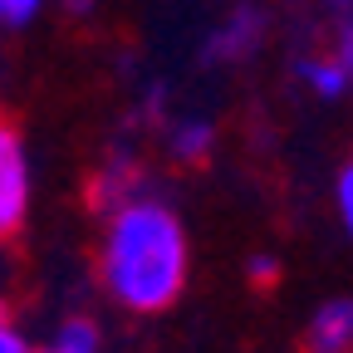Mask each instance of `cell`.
I'll return each mask as SVG.
<instances>
[{"label":"cell","instance_id":"6da1fadb","mask_svg":"<svg viewBox=\"0 0 353 353\" xmlns=\"http://www.w3.org/2000/svg\"><path fill=\"white\" fill-rule=\"evenodd\" d=\"M187 231L162 201H123L108 216V231L99 245V275L108 294L132 314H157L187 285Z\"/></svg>","mask_w":353,"mask_h":353},{"label":"cell","instance_id":"7a4b0ae2","mask_svg":"<svg viewBox=\"0 0 353 353\" xmlns=\"http://www.w3.org/2000/svg\"><path fill=\"white\" fill-rule=\"evenodd\" d=\"M25 206H30V157L20 148V132L6 128L0 132V231H15L25 221Z\"/></svg>","mask_w":353,"mask_h":353},{"label":"cell","instance_id":"3957f363","mask_svg":"<svg viewBox=\"0 0 353 353\" xmlns=\"http://www.w3.org/2000/svg\"><path fill=\"white\" fill-rule=\"evenodd\" d=\"M304 353H353V299H329L314 309Z\"/></svg>","mask_w":353,"mask_h":353},{"label":"cell","instance_id":"277c9868","mask_svg":"<svg viewBox=\"0 0 353 353\" xmlns=\"http://www.w3.org/2000/svg\"><path fill=\"white\" fill-rule=\"evenodd\" d=\"M260 34H265V20H260L250 6L236 10V15L226 20V30L211 34V59H241V54H250Z\"/></svg>","mask_w":353,"mask_h":353},{"label":"cell","instance_id":"5b68a950","mask_svg":"<svg viewBox=\"0 0 353 353\" xmlns=\"http://www.w3.org/2000/svg\"><path fill=\"white\" fill-rule=\"evenodd\" d=\"M299 79L314 88L319 99H339L343 88L353 83V79H348V69H343L334 54H329V59H304V64H299Z\"/></svg>","mask_w":353,"mask_h":353},{"label":"cell","instance_id":"8992f818","mask_svg":"<svg viewBox=\"0 0 353 353\" xmlns=\"http://www.w3.org/2000/svg\"><path fill=\"white\" fill-rule=\"evenodd\" d=\"M172 152L187 157V162H201V157L211 152V123H206V118L176 123V128H172Z\"/></svg>","mask_w":353,"mask_h":353},{"label":"cell","instance_id":"52a82bcc","mask_svg":"<svg viewBox=\"0 0 353 353\" xmlns=\"http://www.w3.org/2000/svg\"><path fill=\"white\" fill-rule=\"evenodd\" d=\"M54 348H59V353H99L103 339H99V329L88 324V319H69V324H59Z\"/></svg>","mask_w":353,"mask_h":353},{"label":"cell","instance_id":"ba28073f","mask_svg":"<svg viewBox=\"0 0 353 353\" xmlns=\"http://www.w3.org/2000/svg\"><path fill=\"white\" fill-rule=\"evenodd\" d=\"M334 201H339V221H343V231L353 236V162L339 172V187H334Z\"/></svg>","mask_w":353,"mask_h":353},{"label":"cell","instance_id":"9c48e42d","mask_svg":"<svg viewBox=\"0 0 353 353\" xmlns=\"http://www.w3.org/2000/svg\"><path fill=\"white\" fill-rule=\"evenodd\" d=\"M39 6L44 0H0V20H6L10 30H20V25H30L39 15Z\"/></svg>","mask_w":353,"mask_h":353},{"label":"cell","instance_id":"30bf717a","mask_svg":"<svg viewBox=\"0 0 353 353\" xmlns=\"http://www.w3.org/2000/svg\"><path fill=\"white\" fill-rule=\"evenodd\" d=\"M334 59L348 69V79H353V20H343L339 25V39H334Z\"/></svg>","mask_w":353,"mask_h":353},{"label":"cell","instance_id":"8fae6325","mask_svg":"<svg viewBox=\"0 0 353 353\" xmlns=\"http://www.w3.org/2000/svg\"><path fill=\"white\" fill-rule=\"evenodd\" d=\"M245 270H250V280H255V285H270V280L280 275V265H275L270 255H255V260L245 265Z\"/></svg>","mask_w":353,"mask_h":353},{"label":"cell","instance_id":"7c38bea8","mask_svg":"<svg viewBox=\"0 0 353 353\" xmlns=\"http://www.w3.org/2000/svg\"><path fill=\"white\" fill-rule=\"evenodd\" d=\"M0 353H34V348H30V339L15 324H6V329H0Z\"/></svg>","mask_w":353,"mask_h":353},{"label":"cell","instance_id":"4fadbf2b","mask_svg":"<svg viewBox=\"0 0 353 353\" xmlns=\"http://www.w3.org/2000/svg\"><path fill=\"white\" fill-rule=\"evenodd\" d=\"M44 353H59V348H54V343H50V348H44Z\"/></svg>","mask_w":353,"mask_h":353}]
</instances>
